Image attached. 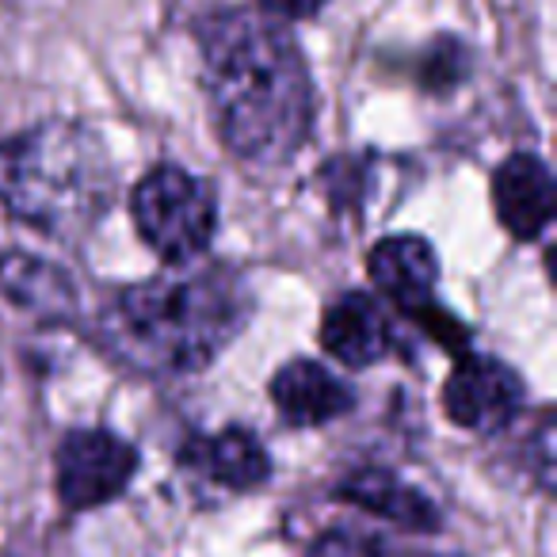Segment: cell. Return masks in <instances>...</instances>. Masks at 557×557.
I'll use <instances>...</instances> for the list:
<instances>
[{
	"label": "cell",
	"instance_id": "cell-9",
	"mask_svg": "<svg viewBox=\"0 0 557 557\" xmlns=\"http://www.w3.org/2000/svg\"><path fill=\"white\" fill-rule=\"evenodd\" d=\"M321 344L336 363L363 371L389 356L394 348V329L382 306L363 290H348V295L333 298L321 318Z\"/></svg>",
	"mask_w": 557,
	"mask_h": 557
},
{
	"label": "cell",
	"instance_id": "cell-7",
	"mask_svg": "<svg viewBox=\"0 0 557 557\" xmlns=\"http://www.w3.org/2000/svg\"><path fill=\"white\" fill-rule=\"evenodd\" d=\"M271 405L290 428H321L356 409V389L318 359H290L271 379Z\"/></svg>",
	"mask_w": 557,
	"mask_h": 557
},
{
	"label": "cell",
	"instance_id": "cell-8",
	"mask_svg": "<svg viewBox=\"0 0 557 557\" xmlns=\"http://www.w3.org/2000/svg\"><path fill=\"white\" fill-rule=\"evenodd\" d=\"M493 207L516 240H534L554 222V172L542 157L511 153L493 176Z\"/></svg>",
	"mask_w": 557,
	"mask_h": 557
},
{
	"label": "cell",
	"instance_id": "cell-12",
	"mask_svg": "<svg viewBox=\"0 0 557 557\" xmlns=\"http://www.w3.org/2000/svg\"><path fill=\"white\" fill-rule=\"evenodd\" d=\"M336 496L379 519L409 527V531H435L440 527V508L424 493L405 485L394 470H382V466H363V470L348 473L341 481V488H336Z\"/></svg>",
	"mask_w": 557,
	"mask_h": 557
},
{
	"label": "cell",
	"instance_id": "cell-5",
	"mask_svg": "<svg viewBox=\"0 0 557 557\" xmlns=\"http://www.w3.org/2000/svg\"><path fill=\"white\" fill-rule=\"evenodd\" d=\"M138 473V450L108 428H73L54 455L58 500L70 511H92L119 500Z\"/></svg>",
	"mask_w": 557,
	"mask_h": 557
},
{
	"label": "cell",
	"instance_id": "cell-2",
	"mask_svg": "<svg viewBox=\"0 0 557 557\" xmlns=\"http://www.w3.org/2000/svg\"><path fill=\"white\" fill-rule=\"evenodd\" d=\"M248 313L252 298L233 271H172L119 290L100 318V341L134 371L195 374L222 356Z\"/></svg>",
	"mask_w": 557,
	"mask_h": 557
},
{
	"label": "cell",
	"instance_id": "cell-10",
	"mask_svg": "<svg viewBox=\"0 0 557 557\" xmlns=\"http://www.w3.org/2000/svg\"><path fill=\"white\" fill-rule=\"evenodd\" d=\"M367 271H371L374 287L397 302L401 310L432 313L435 302V278H440V260H435L432 245L424 237H412V233H397L386 237L371 248L367 256Z\"/></svg>",
	"mask_w": 557,
	"mask_h": 557
},
{
	"label": "cell",
	"instance_id": "cell-3",
	"mask_svg": "<svg viewBox=\"0 0 557 557\" xmlns=\"http://www.w3.org/2000/svg\"><path fill=\"white\" fill-rule=\"evenodd\" d=\"M115 161L85 123H39L0 141V207L50 237L88 233L115 199Z\"/></svg>",
	"mask_w": 557,
	"mask_h": 557
},
{
	"label": "cell",
	"instance_id": "cell-1",
	"mask_svg": "<svg viewBox=\"0 0 557 557\" xmlns=\"http://www.w3.org/2000/svg\"><path fill=\"white\" fill-rule=\"evenodd\" d=\"M202 88L218 138L252 164H283L313 126V77L302 47L260 9L202 20Z\"/></svg>",
	"mask_w": 557,
	"mask_h": 557
},
{
	"label": "cell",
	"instance_id": "cell-15",
	"mask_svg": "<svg viewBox=\"0 0 557 557\" xmlns=\"http://www.w3.org/2000/svg\"><path fill=\"white\" fill-rule=\"evenodd\" d=\"M420 557H455V554H420Z\"/></svg>",
	"mask_w": 557,
	"mask_h": 557
},
{
	"label": "cell",
	"instance_id": "cell-4",
	"mask_svg": "<svg viewBox=\"0 0 557 557\" xmlns=\"http://www.w3.org/2000/svg\"><path fill=\"white\" fill-rule=\"evenodd\" d=\"M138 237L169 268H184L210 248L218 233V199L207 180L176 164L146 172L131 195Z\"/></svg>",
	"mask_w": 557,
	"mask_h": 557
},
{
	"label": "cell",
	"instance_id": "cell-14",
	"mask_svg": "<svg viewBox=\"0 0 557 557\" xmlns=\"http://www.w3.org/2000/svg\"><path fill=\"white\" fill-rule=\"evenodd\" d=\"M329 0H256V9L263 16L278 20V24H287V20H310L325 9Z\"/></svg>",
	"mask_w": 557,
	"mask_h": 557
},
{
	"label": "cell",
	"instance_id": "cell-13",
	"mask_svg": "<svg viewBox=\"0 0 557 557\" xmlns=\"http://www.w3.org/2000/svg\"><path fill=\"white\" fill-rule=\"evenodd\" d=\"M0 287H4V295L12 302L24 306L27 313H39V318L62 321L77 310L73 278L58 263L39 260V256H27V252L0 256Z\"/></svg>",
	"mask_w": 557,
	"mask_h": 557
},
{
	"label": "cell",
	"instance_id": "cell-11",
	"mask_svg": "<svg viewBox=\"0 0 557 557\" xmlns=\"http://www.w3.org/2000/svg\"><path fill=\"white\" fill-rule=\"evenodd\" d=\"M184 470L199 473L210 485H222L230 493H252L268 481L271 458L263 443L248 428H225L218 435H191L180 450Z\"/></svg>",
	"mask_w": 557,
	"mask_h": 557
},
{
	"label": "cell",
	"instance_id": "cell-6",
	"mask_svg": "<svg viewBox=\"0 0 557 557\" xmlns=\"http://www.w3.org/2000/svg\"><path fill=\"white\" fill-rule=\"evenodd\" d=\"M523 397V379L508 363L493 356H466L458 359L447 386H443V409H447L450 424L478 435H493L519 417Z\"/></svg>",
	"mask_w": 557,
	"mask_h": 557
}]
</instances>
